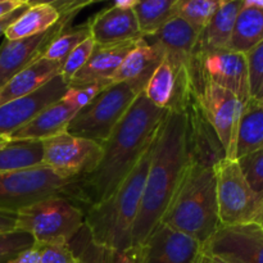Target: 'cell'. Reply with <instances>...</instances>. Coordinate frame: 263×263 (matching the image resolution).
Returning a JSON list of instances; mask_svg holds the SVG:
<instances>
[{
	"label": "cell",
	"mask_w": 263,
	"mask_h": 263,
	"mask_svg": "<svg viewBox=\"0 0 263 263\" xmlns=\"http://www.w3.org/2000/svg\"><path fill=\"white\" fill-rule=\"evenodd\" d=\"M167 112L152 104L141 92L102 144L97 167L79 179L76 202L86 208L107 199L153 144Z\"/></svg>",
	"instance_id": "obj_1"
},
{
	"label": "cell",
	"mask_w": 263,
	"mask_h": 263,
	"mask_svg": "<svg viewBox=\"0 0 263 263\" xmlns=\"http://www.w3.org/2000/svg\"><path fill=\"white\" fill-rule=\"evenodd\" d=\"M193 158L189 112H167L152 151L151 163L133 230V247H143L161 223L170 202Z\"/></svg>",
	"instance_id": "obj_2"
},
{
	"label": "cell",
	"mask_w": 263,
	"mask_h": 263,
	"mask_svg": "<svg viewBox=\"0 0 263 263\" xmlns=\"http://www.w3.org/2000/svg\"><path fill=\"white\" fill-rule=\"evenodd\" d=\"M153 144L122 184L107 199L85 212L84 229L98 248L122 251L133 246V230L140 210Z\"/></svg>",
	"instance_id": "obj_3"
},
{
	"label": "cell",
	"mask_w": 263,
	"mask_h": 263,
	"mask_svg": "<svg viewBox=\"0 0 263 263\" xmlns=\"http://www.w3.org/2000/svg\"><path fill=\"white\" fill-rule=\"evenodd\" d=\"M161 222L202 246L221 228L213 166L192 158Z\"/></svg>",
	"instance_id": "obj_4"
},
{
	"label": "cell",
	"mask_w": 263,
	"mask_h": 263,
	"mask_svg": "<svg viewBox=\"0 0 263 263\" xmlns=\"http://www.w3.org/2000/svg\"><path fill=\"white\" fill-rule=\"evenodd\" d=\"M148 81L138 79L109 85L76 113L68 123L67 133L103 144L133 105L134 100L144 91Z\"/></svg>",
	"instance_id": "obj_5"
},
{
	"label": "cell",
	"mask_w": 263,
	"mask_h": 263,
	"mask_svg": "<svg viewBox=\"0 0 263 263\" xmlns=\"http://www.w3.org/2000/svg\"><path fill=\"white\" fill-rule=\"evenodd\" d=\"M79 179L40 166L0 174V211L17 215L23 208L46 198L64 195L76 202Z\"/></svg>",
	"instance_id": "obj_6"
},
{
	"label": "cell",
	"mask_w": 263,
	"mask_h": 263,
	"mask_svg": "<svg viewBox=\"0 0 263 263\" xmlns=\"http://www.w3.org/2000/svg\"><path fill=\"white\" fill-rule=\"evenodd\" d=\"M84 225L82 208L64 195H55L17 212L15 230L30 234L35 244L71 243Z\"/></svg>",
	"instance_id": "obj_7"
},
{
	"label": "cell",
	"mask_w": 263,
	"mask_h": 263,
	"mask_svg": "<svg viewBox=\"0 0 263 263\" xmlns=\"http://www.w3.org/2000/svg\"><path fill=\"white\" fill-rule=\"evenodd\" d=\"M213 168L217 185L220 225L234 226L257 222L263 199L249 186L238 161L223 158Z\"/></svg>",
	"instance_id": "obj_8"
},
{
	"label": "cell",
	"mask_w": 263,
	"mask_h": 263,
	"mask_svg": "<svg viewBox=\"0 0 263 263\" xmlns=\"http://www.w3.org/2000/svg\"><path fill=\"white\" fill-rule=\"evenodd\" d=\"M193 92L202 112L225 152V158L235 159L239 121L244 104L229 90L203 80H192Z\"/></svg>",
	"instance_id": "obj_9"
},
{
	"label": "cell",
	"mask_w": 263,
	"mask_h": 263,
	"mask_svg": "<svg viewBox=\"0 0 263 263\" xmlns=\"http://www.w3.org/2000/svg\"><path fill=\"white\" fill-rule=\"evenodd\" d=\"M54 7L61 13V20L49 30L18 40H5L0 45V89L10 79L41 58L49 44L71 26L74 15L89 2H57Z\"/></svg>",
	"instance_id": "obj_10"
},
{
	"label": "cell",
	"mask_w": 263,
	"mask_h": 263,
	"mask_svg": "<svg viewBox=\"0 0 263 263\" xmlns=\"http://www.w3.org/2000/svg\"><path fill=\"white\" fill-rule=\"evenodd\" d=\"M192 80L210 81L233 92L244 105L252 99L246 54L222 50H197L190 68Z\"/></svg>",
	"instance_id": "obj_11"
},
{
	"label": "cell",
	"mask_w": 263,
	"mask_h": 263,
	"mask_svg": "<svg viewBox=\"0 0 263 263\" xmlns=\"http://www.w3.org/2000/svg\"><path fill=\"white\" fill-rule=\"evenodd\" d=\"M43 166L81 179L97 167L103 148L97 141L63 133L43 140Z\"/></svg>",
	"instance_id": "obj_12"
},
{
	"label": "cell",
	"mask_w": 263,
	"mask_h": 263,
	"mask_svg": "<svg viewBox=\"0 0 263 263\" xmlns=\"http://www.w3.org/2000/svg\"><path fill=\"white\" fill-rule=\"evenodd\" d=\"M202 248L229 263H263V229L258 222L221 226Z\"/></svg>",
	"instance_id": "obj_13"
},
{
	"label": "cell",
	"mask_w": 263,
	"mask_h": 263,
	"mask_svg": "<svg viewBox=\"0 0 263 263\" xmlns=\"http://www.w3.org/2000/svg\"><path fill=\"white\" fill-rule=\"evenodd\" d=\"M68 90L62 77L55 76L36 91L0 107V141L27 125L45 108L59 102Z\"/></svg>",
	"instance_id": "obj_14"
},
{
	"label": "cell",
	"mask_w": 263,
	"mask_h": 263,
	"mask_svg": "<svg viewBox=\"0 0 263 263\" xmlns=\"http://www.w3.org/2000/svg\"><path fill=\"white\" fill-rule=\"evenodd\" d=\"M143 92L159 109L166 112L186 110L194 95L190 72L179 71L163 59L154 69Z\"/></svg>",
	"instance_id": "obj_15"
},
{
	"label": "cell",
	"mask_w": 263,
	"mask_h": 263,
	"mask_svg": "<svg viewBox=\"0 0 263 263\" xmlns=\"http://www.w3.org/2000/svg\"><path fill=\"white\" fill-rule=\"evenodd\" d=\"M197 239L159 223L143 248V263H195L202 252Z\"/></svg>",
	"instance_id": "obj_16"
},
{
	"label": "cell",
	"mask_w": 263,
	"mask_h": 263,
	"mask_svg": "<svg viewBox=\"0 0 263 263\" xmlns=\"http://www.w3.org/2000/svg\"><path fill=\"white\" fill-rule=\"evenodd\" d=\"M200 31L174 15L161 30L151 37H145L163 53L164 59L179 71H189L199 40Z\"/></svg>",
	"instance_id": "obj_17"
},
{
	"label": "cell",
	"mask_w": 263,
	"mask_h": 263,
	"mask_svg": "<svg viewBox=\"0 0 263 263\" xmlns=\"http://www.w3.org/2000/svg\"><path fill=\"white\" fill-rule=\"evenodd\" d=\"M136 40L113 45H95L89 61L74 74L68 87H81L94 84L110 85L113 74L120 68L126 54L133 49Z\"/></svg>",
	"instance_id": "obj_18"
},
{
	"label": "cell",
	"mask_w": 263,
	"mask_h": 263,
	"mask_svg": "<svg viewBox=\"0 0 263 263\" xmlns=\"http://www.w3.org/2000/svg\"><path fill=\"white\" fill-rule=\"evenodd\" d=\"M95 45H113L143 37L134 9L110 7L95 14L87 22Z\"/></svg>",
	"instance_id": "obj_19"
},
{
	"label": "cell",
	"mask_w": 263,
	"mask_h": 263,
	"mask_svg": "<svg viewBox=\"0 0 263 263\" xmlns=\"http://www.w3.org/2000/svg\"><path fill=\"white\" fill-rule=\"evenodd\" d=\"M79 110L73 109L62 100L45 108L40 115L31 120L27 125L13 133L7 140H39L54 138L57 135L67 133L68 123L76 116Z\"/></svg>",
	"instance_id": "obj_20"
},
{
	"label": "cell",
	"mask_w": 263,
	"mask_h": 263,
	"mask_svg": "<svg viewBox=\"0 0 263 263\" xmlns=\"http://www.w3.org/2000/svg\"><path fill=\"white\" fill-rule=\"evenodd\" d=\"M62 64L63 63L51 62L45 58L33 62L0 89V107L40 89L53 77L58 76Z\"/></svg>",
	"instance_id": "obj_21"
},
{
	"label": "cell",
	"mask_w": 263,
	"mask_h": 263,
	"mask_svg": "<svg viewBox=\"0 0 263 263\" xmlns=\"http://www.w3.org/2000/svg\"><path fill=\"white\" fill-rule=\"evenodd\" d=\"M243 7V0H220L217 10L199 35L197 50L228 49L236 17Z\"/></svg>",
	"instance_id": "obj_22"
},
{
	"label": "cell",
	"mask_w": 263,
	"mask_h": 263,
	"mask_svg": "<svg viewBox=\"0 0 263 263\" xmlns=\"http://www.w3.org/2000/svg\"><path fill=\"white\" fill-rule=\"evenodd\" d=\"M163 59L164 55L159 48L149 43L145 37H140L126 54L120 68L113 74L110 85L138 79L149 80Z\"/></svg>",
	"instance_id": "obj_23"
},
{
	"label": "cell",
	"mask_w": 263,
	"mask_h": 263,
	"mask_svg": "<svg viewBox=\"0 0 263 263\" xmlns=\"http://www.w3.org/2000/svg\"><path fill=\"white\" fill-rule=\"evenodd\" d=\"M61 20L53 3H32L25 13L5 31V40L31 37L49 30Z\"/></svg>",
	"instance_id": "obj_24"
},
{
	"label": "cell",
	"mask_w": 263,
	"mask_h": 263,
	"mask_svg": "<svg viewBox=\"0 0 263 263\" xmlns=\"http://www.w3.org/2000/svg\"><path fill=\"white\" fill-rule=\"evenodd\" d=\"M43 141H0V174L43 166Z\"/></svg>",
	"instance_id": "obj_25"
},
{
	"label": "cell",
	"mask_w": 263,
	"mask_h": 263,
	"mask_svg": "<svg viewBox=\"0 0 263 263\" xmlns=\"http://www.w3.org/2000/svg\"><path fill=\"white\" fill-rule=\"evenodd\" d=\"M263 149V104L251 99L244 105L235 144V159Z\"/></svg>",
	"instance_id": "obj_26"
},
{
	"label": "cell",
	"mask_w": 263,
	"mask_h": 263,
	"mask_svg": "<svg viewBox=\"0 0 263 263\" xmlns=\"http://www.w3.org/2000/svg\"><path fill=\"white\" fill-rule=\"evenodd\" d=\"M263 41V9L241 7L228 49L248 54Z\"/></svg>",
	"instance_id": "obj_27"
},
{
	"label": "cell",
	"mask_w": 263,
	"mask_h": 263,
	"mask_svg": "<svg viewBox=\"0 0 263 263\" xmlns=\"http://www.w3.org/2000/svg\"><path fill=\"white\" fill-rule=\"evenodd\" d=\"M176 0H146L134 7L139 31L143 37H151L158 32L175 15Z\"/></svg>",
	"instance_id": "obj_28"
},
{
	"label": "cell",
	"mask_w": 263,
	"mask_h": 263,
	"mask_svg": "<svg viewBox=\"0 0 263 263\" xmlns=\"http://www.w3.org/2000/svg\"><path fill=\"white\" fill-rule=\"evenodd\" d=\"M90 36L89 25L84 23L81 26H77L74 28H69V30L63 31L61 35L57 36L48 48L45 49L41 58H45L51 62H59L63 63L64 59L69 55L72 50L76 48L77 45L86 40Z\"/></svg>",
	"instance_id": "obj_29"
},
{
	"label": "cell",
	"mask_w": 263,
	"mask_h": 263,
	"mask_svg": "<svg viewBox=\"0 0 263 263\" xmlns=\"http://www.w3.org/2000/svg\"><path fill=\"white\" fill-rule=\"evenodd\" d=\"M220 0H176L175 15H179L189 25L202 32L217 10Z\"/></svg>",
	"instance_id": "obj_30"
},
{
	"label": "cell",
	"mask_w": 263,
	"mask_h": 263,
	"mask_svg": "<svg viewBox=\"0 0 263 263\" xmlns=\"http://www.w3.org/2000/svg\"><path fill=\"white\" fill-rule=\"evenodd\" d=\"M76 256L86 263H143V248L131 246L122 251L102 249L89 240V247Z\"/></svg>",
	"instance_id": "obj_31"
},
{
	"label": "cell",
	"mask_w": 263,
	"mask_h": 263,
	"mask_svg": "<svg viewBox=\"0 0 263 263\" xmlns=\"http://www.w3.org/2000/svg\"><path fill=\"white\" fill-rule=\"evenodd\" d=\"M95 48V41L91 36L82 41L80 45H77L73 50L69 53V55L64 59L63 64H62V69L59 72V76L64 81V84L68 86L71 80L73 79L74 74L86 64L89 61L90 55H91L92 50Z\"/></svg>",
	"instance_id": "obj_32"
},
{
	"label": "cell",
	"mask_w": 263,
	"mask_h": 263,
	"mask_svg": "<svg viewBox=\"0 0 263 263\" xmlns=\"http://www.w3.org/2000/svg\"><path fill=\"white\" fill-rule=\"evenodd\" d=\"M33 246V238L25 231L14 230L0 234V263H8Z\"/></svg>",
	"instance_id": "obj_33"
},
{
	"label": "cell",
	"mask_w": 263,
	"mask_h": 263,
	"mask_svg": "<svg viewBox=\"0 0 263 263\" xmlns=\"http://www.w3.org/2000/svg\"><path fill=\"white\" fill-rule=\"evenodd\" d=\"M236 161L249 186L263 199V149L247 154Z\"/></svg>",
	"instance_id": "obj_34"
},
{
	"label": "cell",
	"mask_w": 263,
	"mask_h": 263,
	"mask_svg": "<svg viewBox=\"0 0 263 263\" xmlns=\"http://www.w3.org/2000/svg\"><path fill=\"white\" fill-rule=\"evenodd\" d=\"M109 85L94 84L81 87H68V90H67L66 94L63 95L61 100L66 103L67 105L73 108V109L80 110L86 107L89 103H91Z\"/></svg>",
	"instance_id": "obj_35"
},
{
	"label": "cell",
	"mask_w": 263,
	"mask_h": 263,
	"mask_svg": "<svg viewBox=\"0 0 263 263\" xmlns=\"http://www.w3.org/2000/svg\"><path fill=\"white\" fill-rule=\"evenodd\" d=\"M40 252V263H76L71 243L35 244Z\"/></svg>",
	"instance_id": "obj_36"
},
{
	"label": "cell",
	"mask_w": 263,
	"mask_h": 263,
	"mask_svg": "<svg viewBox=\"0 0 263 263\" xmlns=\"http://www.w3.org/2000/svg\"><path fill=\"white\" fill-rule=\"evenodd\" d=\"M246 57L248 62L251 95L252 99H254L263 82V41L246 54Z\"/></svg>",
	"instance_id": "obj_37"
},
{
	"label": "cell",
	"mask_w": 263,
	"mask_h": 263,
	"mask_svg": "<svg viewBox=\"0 0 263 263\" xmlns=\"http://www.w3.org/2000/svg\"><path fill=\"white\" fill-rule=\"evenodd\" d=\"M31 4H32V2H27L25 5H23V7L18 8V9L13 10V12L9 13L8 15H5V17L0 18V36L4 35L5 31H7L8 28H9L10 26H12L13 23H14L15 21L21 17V15H22L23 13L27 10V8L30 7Z\"/></svg>",
	"instance_id": "obj_38"
},
{
	"label": "cell",
	"mask_w": 263,
	"mask_h": 263,
	"mask_svg": "<svg viewBox=\"0 0 263 263\" xmlns=\"http://www.w3.org/2000/svg\"><path fill=\"white\" fill-rule=\"evenodd\" d=\"M8 263H40V252L33 246L32 248L20 253Z\"/></svg>",
	"instance_id": "obj_39"
},
{
	"label": "cell",
	"mask_w": 263,
	"mask_h": 263,
	"mask_svg": "<svg viewBox=\"0 0 263 263\" xmlns=\"http://www.w3.org/2000/svg\"><path fill=\"white\" fill-rule=\"evenodd\" d=\"M17 226V215L0 211V234L14 231Z\"/></svg>",
	"instance_id": "obj_40"
},
{
	"label": "cell",
	"mask_w": 263,
	"mask_h": 263,
	"mask_svg": "<svg viewBox=\"0 0 263 263\" xmlns=\"http://www.w3.org/2000/svg\"><path fill=\"white\" fill-rule=\"evenodd\" d=\"M27 2L25 0H0V18L5 17L13 10L23 7Z\"/></svg>",
	"instance_id": "obj_41"
},
{
	"label": "cell",
	"mask_w": 263,
	"mask_h": 263,
	"mask_svg": "<svg viewBox=\"0 0 263 263\" xmlns=\"http://www.w3.org/2000/svg\"><path fill=\"white\" fill-rule=\"evenodd\" d=\"M138 0H116L113 3V7L120 8V9H134Z\"/></svg>",
	"instance_id": "obj_42"
},
{
	"label": "cell",
	"mask_w": 263,
	"mask_h": 263,
	"mask_svg": "<svg viewBox=\"0 0 263 263\" xmlns=\"http://www.w3.org/2000/svg\"><path fill=\"white\" fill-rule=\"evenodd\" d=\"M243 7L263 9V0H243Z\"/></svg>",
	"instance_id": "obj_43"
},
{
	"label": "cell",
	"mask_w": 263,
	"mask_h": 263,
	"mask_svg": "<svg viewBox=\"0 0 263 263\" xmlns=\"http://www.w3.org/2000/svg\"><path fill=\"white\" fill-rule=\"evenodd\" d=\"M195 263H212V259H211V257L208 256L207 253L203 252V248H202V252H200L199 257H198Z\"/></svg>",
	"instance_id": "obj_44"
},
{
	"label": "cell",
	"mask_w": 263,
	"mask_h": 263,
	"mask_svg": "<svg viewBox=\"0 0 263 263\" xmlns=\"http://www.w3.org/2000/svg\"><path fill=\"white\" fill-rule=\"evenodd\" d=\"M262 97H263V82H262L261 87H259L258 92H257V95H256V98H254V99H259V98H262Z\"/></svg>",
	"instance_id": "obj_45"
},
{
	"label": "cell",
	"mask_w": 263,
	"mask_h": 263,
	"mask_svg": "<svg viewBox=\"0 0 263 263\" xmlns=\"http://www.w3.org/2000/svg\"><path fill=\"white\" fill-rule=\"evenodd\" d=\"M257 222H258L259 225H261V228L263 229V204H262V210H261V213H259V217Z\"/></svg>",
	"instance_id": "obj_46"
},
{
	"label": "cell",
	"mask_w": 263,
	"mask_h": 263,
	"mask_svg": "<svg viewBox=\"0 0 263 263\" xmlns=\"http://www.w3.org/2000/svg\"><path fill=\"white\" fill-rule=\"evenodd\" d=\"M211 259H212V263H229V262L223 261V259L217 258V257H211Z\"/></svg>",
	"instance_id": "obj_47"
},
{
	"label": "cell",
	"mask_w": 263,
	"mask_h": 263,
	"mask_svg": "<svg viewBox=\"0 0 263 263\" xmlns=\"http://www.w3.org/2000/svg\"><path fill=\"white\" fill-rule=\"evenodd\" d=\"M77 257V256H76ZM76 263H86L85 261H82L81 258H79V257H77V259H76Z\"/></svg>",
	"instance_id": "obj_48"
},
{
	"label": "cell",
	"mask_w": 263,
	"mask_h": 263,
	"mask_svg": "<svg viewBox=\"0 0 263 263\" xmlns=\"http://www.w3.org/2000/svg\"><path fill=\"white\" fill-rule=\"evenodd\" d=\"M256 100H257V102H258V103H261V104H263V97L259 98V99H256Z\"/></svg>",
	"instance_id": "obj_49"
}]
</instances>
